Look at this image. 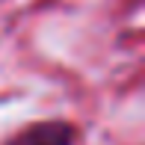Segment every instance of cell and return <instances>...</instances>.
<instances>
[{
    "mask_svg": "<svg viewBox=\"0 0 145 145\" xmlns=\"http://www.w3.org/2000/svg\"><path fill=\"white\" fill-rule=\"evenodd\" d=\"M77 142V124L65 121V118H44V121H33L12 133L9 139L0 145H74Z\"/></svg>",
    "mask_w": 145,
    "mask_h": 145,
    "instance_id": "6da1fadb",
    "label": "cell"
}]
</instances>
